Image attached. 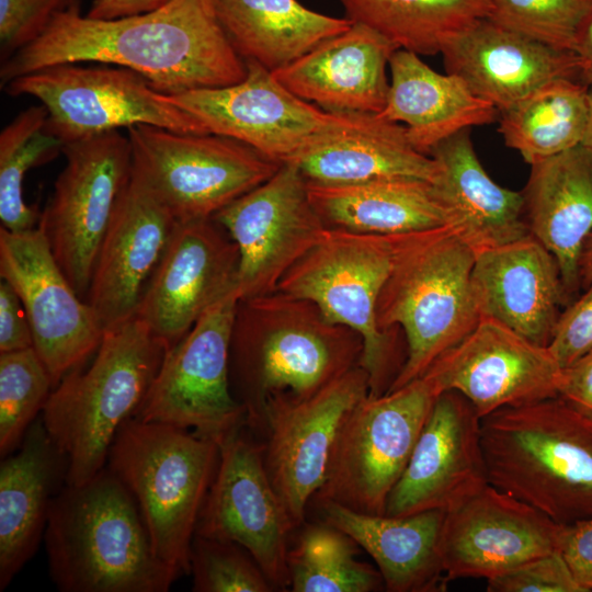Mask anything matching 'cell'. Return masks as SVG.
<instances>
[{
	"mask_svg": "<svg viewBox=\"0 0 592 592\" xmlns=\"http://www.w3.org/2000/svg\"><path fill=\"white\" fill-rule=\"evenodd\" d=\"M78 0H0L1 62L37 39L60 12Z\"/></svg>",
	"mask_w": 592,
	"mask_h": 592,
	"instance_id": "cell-42",
	"label": "cell"
},
{
	"mask_svg": "<svg viewBox=\"0 0 592 592\" xmlns=\"http://www.w3.org/2000/svg\"><path fill=\"white\" fill-rule=\"evenodd\" d=\"M177 223L132 170L99 248L86 298L104 329L136 315Z\"/></svg>",
	"mask_w": 592,
	"mask_h": 592,
	"instance_id": "cell-23",
	"label": "cell"
},
{
	"mask_svg": "<svg viewBox=\"0 0 592 592\" xmlns=\"http://www.w3.org/2000/svg\"><path fill=\"white\" fill-rule=\"evenodd\" d=\"M34 348L0 353V455L13 453L53 390Z\"/></svg>",
	"mask_w": 592,
	"mask_h": 592,
	"instance_id": "cell-39",
	"label": "cell"
},
{
	"mask_svg": "<svg viewBox=\"0 0 592 592\" xmlns=\"http://www.w3.org/2000/svg\"><path fill=\"white\" fill-rule=\"evenodd\" d=\"M47 111L32 105L21 111L0 133V220L10 231L37 227V210L25 203L26 172L62 153L64 144L46 129Z\"/></svg>",
	"mask_w": 592,
	"mask_h": 592,
	"instance_id": "cell-38",
	"label": "cell"
},
{
	"mask_svg": "<svg viewBox=\"0 0 592 592\" xmlns=\"http://www.w3.org/2000/svg\"><path fill=\"white\" fill-rule=\"evenodd\" d=\"M368 395V376L357 365L310 397L266 403L257 433L264 435V465L293 528L304 524L307 505L323 483L343 421Z\"/></svg>",
	"mask_w": 592,
	"mask_h": 592,
	"instance_id": "cell-14",
	"label": "cell"
},
{
	"mask_svg": "<svg viewBox=\"0 0 592 592\" xmlns=\"http://www.w3.org/2000/svg\"><path fill=\"white\" fill-rule=\"evenodd\" d=\"M190 563L194 592L275 590L253 557L232 542L194 535Z\"/></svg>",
	"mask_w": 592,
	"mask_h": 592,
	"instance_id": "cell-41",
	"label": "cell"
},
{
	"mask_svg": "<svg viewBox=\"0 0 592 592\" xmlns=\"http://www.w3.org/2000/svg\"><path fill=\"white\" fill-rule=\"evenodd\" d=\"M471 287L480 317L543 346L571 303L556 258L533 235L477 252Z\"/></svg>",
	"mask_w": 592,
	"mask_h": 592,
	"instance_id": "cell-25",
	"label": "cell"
},
{
	"mask_svg": "<svg viewBox=\"0 0 592 592\" xmlns=\"http://www.w3.org/2000/svg\"><path fill=\"white\" fill-rule=\"evenodd\" d=\"M213 219L238 247L240 300L274 292L328 228L310 201L306 178L293 162L282 163Z\"/></svg>",
	"mask_w": 592,
	"mask_h": 592,
	"instance_id": "cell-15",
	"label": "cell"
},
{
	"mask_svg": "<svg viewBox=\"0 0 592 592\" xmlns=\"http://www.w3.org/2000/svg\"><path fill=\"white\" fill-rule=\"evenodd\" d=\"M480 419L462 394L454 390L440 394L403 473L388 496L386 515L448 512L489 485Z\"/></svg>",
	"mask_w": 592,
	"mask_h": 592,
	"instance_id": "cell-21",
	"label": "cell"
},
{
	"mask_svg": "<svg viewBox=\"0 0 592 592\" xmlns=\"http://www.w3.org/2000/svg\"><path fill=\"white\" fill-rule=\"evenodd\" d=\"M237 244L213 218L178 221L136 315L166 346L237 287Z\"/></svg>",
	"mask_w": 592,
	"mask_h": 592,
	"instance_id": "cell-20",
	"label": "cell"
},
{
	"mask_svg": "<svg viewBox=\"0 0 592 592\" xmlns=\"http://www.w3.org/2000/svg\"><path fill=\"white\" fill-rule=\"evenodd\" d=\"M395 240L396 235L328 227L275 289L315 303L331 322L361 335L358 365L368 376L371 397L389 390L407 355L397 333H385L376 325V304L392 265Z\"/></svg>",
	"mask_w": 592,
	"mask_h": 592,
	"instance_id": "cell-8",
	"label": "cell"
},
{
	"mask_svg": "<svg viewBox=\"0 0 592 592\" xmlns=\"http://www.w3.org/2000/svg\"><path fill=\"white\" fill-rule=\"evenodd\" d=\"M579 274L581 288H585L592 283V232L587 238L580 255Z\"/></svg>",
	"mask_w": 592,
	"mask_h": 592,
	"instance_id": "cell-50",
	"label": "cell"
},
{
	"mask_svg": "<svg viewBox=\"0 0 592 592\" xmlns=\"http://www.w3.org/2000/svg\"><path fill=\"white\" fill-rule=\"evenodd\" d=\"M557 392L592 419V349L566 367H560Z\"/></svg>",
	"mask_w": 592,
	"mask_h": 592,
	"instance_id": "cell-47",
	"label": "cell"
},
{
	"mask_svg": "<svg viewBox=\"0 0 592 592\" xmlns=\"http://www.w3.org/2000/svg\"><path fill=\"white\" fill-rule=\"evenodd\" d=\"M307 184L310 201L328 227L397 235L454 226L433 183L425 180L385 178L353 184Z\"/></svg>",
	"mask_w": 592,
	"mask_h": 592,
	"instance_id": "cell-33",
	"label": "cell"
},
{
	"mask_svg": "<svg viewBox=\"0 0 592 592\" xmlns=\"http://www.w3.org/2000/svg\"><path fill=\"white\" fill-rule=\"evenodd\" d=\"M218 460L213 441L133 417L109 451L106 467L135 499L156 555L181 574L190 572L192 542Z\"/></svg>",
	"mask_w": 592,
	"mask_h": 592,
	"instance_id": "cell-7",
	"label": "cell"
},
{
	"mask_svg": "<svg viewBox=\"0 0 592 592\" xmlns=\"http://www.w3.org/2000/svg\"><path fill=\"white\" fill-rule=\"evenodd\" d=\"M440 391L425 376L377 397H365L335 437L317 502L383 515Z\"/></svg>",
	"mask_w": 592,
	"mask_h": 592,
	"instance_id": "cell-10",
	"label": "cell"
},
{
	"mask_svg": "<svg viewBox=\"0 0 592 592\" xmlns=\"http://www.w3.org/2000/svg\"><path fill=\"white\" fill-rule=\"evenodd\" d=\"M167 351L134 315L105 329L92 363L53 388L41 415L67 459L65 483L81 485L106 466L118 429L139 408Z\"/></svg>",
	"mask_w": 592,
	"mask_h": 592,
	"instance_id": "cell-6",
	"label": "cell"
},
{
	"mask_svg": "<svg viewBox=\"0 0 592 592\" xmlns=\"http://www.w3.org/2000/svg\"><path fill=\"white\" fill-rule=\"evenodd\" d=\"M213 5L238 55L272 72L352 24L345 16L316 12L298 0H213Z\"/></svg>",
	"mask_w": 592,
	"mask_h": 592,
	"instance_id": "cell-34",
	"label": "cell"
},
{
	"mask_svg": "<svg viewBox=\"0 0 592 592\" xmlns=\"http://www.w3.org/2000/svg\"><path fill=\"white\" fill-rule=\"evenodd\" d=\"M489 485L554 522L592 519V419L560 396L480 419Z\"/></svg>",
	"mask_w": 592,
	"mask_h": 592,
	"instance_id": "cell-4",
	"label": "cell"
},
{
	"mask_svg": "<svg viewBox=\"0 0 592 592\" xmlns=\"http://www.w3.org/2000/svg\"><path fill=\"white\" fill-rule=\"evenodd\" d=\"M398 47L375 30L352 22L344 32L273 75L291 92L332 113H380L387 67Z\"/></svg>",
	"mask_w": 592,
	"mask_h": 592,
	"instance_id": "cell-26",
	"label": "cell"
},
{
	"mask_svg": "<svg viewBox=\"0 0 592 592\" xmlns=\"http://www.w3.org/2000/svg\"><path fill=\"white\" fill-rule=\"evenodd\" d=\"M345 18L364 24L418 55L441 54L444 45L491 12L489 0H339Z\"/></svg>",
	"mask_w": 592,
	"mask_h": 592,
	"instance_id": "cell-36",
	"label": "cell"
},
{
	"mask_svg": "<svg viewBox=\"0 0 592 592\" xmlns=\"http://www.w3.org/2000/svg\"><path fill=\"white\" fill-rule=\"evenodd\" d=\"M560 366L538 345L496 319L480 317L476 327L446 351L423 376L440 392L462 394L480 418L558 396Z\"/></svg>",
	"mask_w": 592,
	"mask_h": 592,
	"instance_id": "cell-19",
	"label": "cell"
},
{
	"mask_svg": "<svg viewBox=\"0 0 592 592\" xmlns=\"http://www.w3.org/2000/svg\"><path fill=\"white\" fill-rule=\"evenodd\" d=\"M580 69V81L587 86L592 84V14L583 24L574 45Z\"/></svg>",
	"mask_w": 592,
	"mask_h": 592,
	"instance_id": "cell-49",
	"label": "cell"
},
{
	"mask_svg": "<svg viewBox=\"0 0 592 592\" xmlns=\"http://www.w3.org/2000/svg\"><path fill=\"white\" fill-rule=\"evenodd\" d=\"M559 551L583 591H592V519L565 525Z\"/></svg>",
	"mask_w": 592,
	"mask_h": 592,
	"instance_id": "cell-46",
	"label": "cell"
},
{
	"mask_svg": "<svg viewBox=\"0 0 592 592\" xmlns=\"http://www.w3.org/2000/svg\"><path fill=\"white\" fill-rule=\"evenodd\" d=\"M494 23L549 47L573 52L592 0H489Z\"/></svg>",
	"mask_w": 592,
	"mask_h": 592,
	"instance_id": "cell-40",
	"label": "cell"
},
{
	"mask_svg": "<svg viewBox=\"0 0 592 592\" xmlns=\"http://www.w3.org/2000/svg\"><path fill=\"white\" fill-rule=\"evenodd\" d=\"M43 538L62 592H166L181 574L156 555L135 499L106 466L57 491Z\"/></svg>",
	"mask_w": 592,
	"mask_h": 592,
	"instance_id": "cell-3",
	"label": "cell"
},
{
	"mask_svg": "<svg viewBox=\"0 0 592 592\" xmlns=\"http://www.w3.org/2000/svg\"><path fill=\"white\" fill-rule=\"evenodd\" d=\"M293 530L269 478L263 445L244 426L219 447L218 466L195 535L240 545L275 590H286L288 535Z\"/></svg>",
	"mask_w": 592,
	"mask_h": 592,
	"instance_id": "cell-17",
	"label": "cell"
},
{
	"mask_svg": "<svg viewBox=\"0 0 592 592\" xmlns=\"http://www.w3.org/2000/svg\"><path fill=\"white\" fill-rule=\"evenodd\" d=\"M12 96L29 95L47 111L46 129L64 145L135 125L178 133H208L169 94L139 73L99 62L53 65L3 86Z\"/></svg>",
	"mask_w": 592,
	"mask_h": 592,
	"instance_id": "cell-11",
	"label": "cell"
},
{
	"mask_svg": "<svg viewBox=\"0 0 592 592\" xmlns=\"http://www.w3.org/2000/svg\"><path fill=\"white\" fill-rule=\"evenodd\" d=\"M33 348V337L24 307L3 278L0 281V353Z\"/></svg>",
	"mask_w": 592,
	"mask_h": 592,
	"instance_id": "cell-45",
	"label": "cell"
},
{
	"mask_svg": "<svg viewBox=\"0 0 592 592\" xmlns=\"http://www.w3.org/2000/svg\"><path fill=\"white\" fill-rule=\"evenodd\" d=\"M322 520L351 536L377 565L389 592H441L447 581L440 556L445 511L405 516L356 512L334 502H317Z\"/></svg>",
	"mask_w": 592,
	"mask_h": 592,
	"instance_id": "cell-31",
	"label": "cell"
},
{
	"mask_svg": "<svg viewBox=\"0 0 592 592\" xmlns=\"http://www.w3.org/2000/svg\"><path fill=\"white\" fill-rule=\"evenodd\" d=\"M560 312L548 350L566 367L592 349V283Z\"/></svg>",
	"mask_w": 592,
	"mask_h": 592,
	"instance_id": "cell-44",
	"label": "cell"
},
{
	"mask_svg": "<svg viewBox=\"0 0 592 592\" xmlns=\"http://www.w3.org/2000/svg\"><path fill=\"white\" fill-rule=\"evenodd\" d=\"M361 548L343 531L325 522L306 525L288 550L293 592H373L384 588L380 572L356 558Z\"/></svg>",
	"mask_w": 592,
	"mask_h": 592,
	"instance_id": "cell-37",
	"label": "cell"
},
{
	"mask_svg": "<svg viewBox=\"0 0 592 592\" xmlns=\"http://www.w3.org/2000/svg\"><path fill=\"white\" fill-rule=\"evenodd\" d=\"M66 62L124 67L169 95L234 84L247 75L246 61L220 26L213 0H173L147 13L110 20L82 15L75 4L58 13L37 39L1 62V86Z\"/></svg>",
	"mask_w": 592,
	"mask_h": 592,
	"instance_id": "cell-1",
	"label": "cell"
},
{
	"mask_svg": "<svg viewBox=\"0 0 592 592\" xmlns=\"http://www.w3.org/2000/svg\"><path fill=\"white\" fill-rule=\"evenodd\" d=\"M582 145L592 149V84L588 88V122Z\"/></svg>",
	"mask_w": 592,
	"mask_h": 592,
	"instance_id": "cell-51",
	"label": "cell"
},
{
	"mask_svg": "<svg viewBox=\"0 0 592 592\" xmlns=\"http://www.w3.org/2000/svg\"><path fill=\"white\" fill-rule=\"evenodd\" d=\"M237 287L206 310L164 355L133 418L189 430L219 447L247 426L230 383Z\"/></svg>",
	"mask_w": 592,
	"mask_h": 592,
	"instance_id": "cell-12",
	"label": "cell"
},
{
	"mask_svg": "<svg viewBox=\"0 0 592 592\" xmlns=\"http://www.w3.org/2000/svg\"><path fill=\"white\" fill-rule=\"evenodd\" d=\"M234 84L171 94L208 133L227 136L282 164L292 162L340 118L283 86L272 71L246 61Z\"/></svg>",
	"mask_w": 592,
	"mask_h": 592,
	"instance_id": "cell-18",
	"label": "cell"
},
{
	"mask_svg": "<svg viewBox=\"0 0 592 592\" xmlns=\"http://www.w3.org/2000/svg\"><path fill=\"white\" fill-rule=\"evenodd\" d=\"M486 581L488 592H584L560 551L531 559Z\"/></svg>",
	"mask_w": 592,
	"mask_h": 592,
	"instance_id": "cell-43",
	"label": "cell"
},
{
	"mask_svg": "<svg viewBox=\"0 0 592 592\" xmlns=\"http://www.w3.org/2000/svg\"><path fill=\"white\" fill-rule=\"evenodd\" d=\"M0 276L18 294L33 337V348L55 387L96 352L104 328L80 297L37 227H0Z\"/></svg>",
	"mask_w": 592,
	"mask_h": 592,
	"instance_id": "cell-16",
	"label": "cell"
},
{
	"mask_svg": "<svg viewBox=\"0 0 592 592\" xmlns=\"http://www.w3.org/2000/svg\"><path fill=\"white\" fill-rule=\"evenodd\" d=\"M565 525L488 485L446 512L440 556L447 583L491 579L523 562L559 551Z\"/></svg>",
	"mask_w": 592,
	"mask_h": 592,
	"instance_id": "cell-22",
	"label": "cell"
},
{
	"mask_svg": "<svg viewBox=\"0 0 592 592\" xmlns=\"http://www.w3.org/2000/svg\"><path fill=\"white\" fill-rule=\"evenodd\" d=\"M441 55L445 71L463 79L474 94L499 113L550 81L580 80L573 52L549 47L489 18L453 36Z\"/></svg>",
	"mask_w": 592,
	"mask_h": 592,
	"instance_id": "cell-24",
	"label": "cell"
},
{
	"mask_svg": "<svg viewBox=\"0 0 592 592\" xmlns=\"http://www.w3.org/2000/svg\"><path fill=\"white\" fill-rule=\"evenodd\" d=\"M309 182L353 184L385 178L434 183L439 164L417 150L407 128L378 113H340L339 121L293 161Z\"/></svg>",
	"mask_w": 592,
	"mask_h": 592,
	"instance_id": "cell-27",
	"label": "cell"
},
{
	"mask_svg": "<svg viewBox=\"0 0 592 592\" xmlns=\"http://www.w3.org/2000/svg\"><path fill=\"white\" fill-rule=\"evenodd\" d=\"M390 84L384 118L403 123L412 146L422 153L452 135L493 123L499 111L478 98L459 77L440 73L420 55L398 48L389 61Z\"/></svg>",
	"mask_w": 592,
	"mask_h": 592,
	"instance_id": "cell-32",
	"label": "cell"
},
{
	"mask_svg": "<svg viewBox=\"0 0 592 592\" xmlns=\"http://www.w3.org/2000/svg\"><path fill=\"white\" fill-rule=\"evenodd\" d=\"M361 335L318 306L277 291L239 300L230 342V383L257 433L266 403L307 398L358 365Z\"/></svg>",
	"mask_w": 592,
	"mask_h": 592,
	"instance_id": "cell-2",
	"label": "cell"
},
{
	"mask_svg": "<svg viewBox=\"0 0 592 592\" xmlns=\"http://www.w3.org/2000/svg\"><path fill=\"white\" fill-rule=\"evenodd\" d=\"M465 128L436 145L430 156L439 164L433 185L451 212L454 227L475 253L531 235L522 192L497 184L479 161Z\"/></svg>",
	"mask_w": 592,
	"mask_h": 592,
	"instance_id": "cell-30",
	"label": "cell"
},
{
	"mask_svg": "<svg viewBox=\"0 0 592 592\" xmlns=\"http://www.w3.org/2000/svg\"><path fill=\"white\" fill-rule=\"evenodd\" d=\"M66 474L67 459L39 415L0 464V591L36 553L50 501Z\"/></svg>",
	"mask_w": 592,
	"mask_h": 592,
	"instance_id": "cell-29",
	"label": "cell"
},
{
	"mask_svg": "<svg viewBox=\"0 0 592 592\" xmlns=\"http://www.w3.org/2000/svg\"><path fill=\"white\" fill-rule=\"evenodd\" d=\"M588 88L580 80H554L499 113L498 130L505 146L532 164L582 144Z\"/></svg>",
	"mask_w": 592,
	"mask_h": 592,
	"instance_id": "cell-35",
	"label": "cell"
},
{
	"mask_svg": "<svg viewBox=\"0 0 592 592\" xmlns=\"http://www.w3.org/2000/svg\"><path fill=\"white\" fill-rule=\"evenodd\" d=\"M173 0H93L86 15L92 19L110 20L162 8Z\"/></svg>",
	"mask_w": 592,
	"mask_h": 592,
	"instance_id": "cell-48",
	"label": "cell"
},
{
	"mask_svg": "<svg viewBox=\"0 0 592 592\" xmlns=\"http://www.w3.org/2000/svg\"><path fill=\"white\" fill-rule=\"evenodd\" d=\"M62 153L65 167L37 226L86 300L99 248L132 177V148L127 135L111 130L67 143Z\"/></svg>",
	"mask_w": 592,
	"mask_h": 592,
	"instance_id": "cell-13",
	"label": "cell"
},
{
	"mask_svg": "<svg viewBox=\"0 0 592 592\" xmlns=\"http://www.w3.org/2000/svg\"><path fill=\"white\" fill-rule=\"evenodd\" d=\"M127 136L133 174L177 221L213 218L281 166L239 140L213 133L135 125Z\"/></svg>",
	"mask_w": 592,
	"mask_h": 592,
	"instance_id": "cell-9",
	"label": "cell"
},
{
	"mask_svg": "<svg viewBox=\"0 0 592 592\" xmlns=\"http://www.w3.org/2000/svg\"><path fill=\"white\" fill-rule=\"evenodd\" d=\"M531 166L522 190L526 224L556 258L572 301L581 289L579 260L592 232V149L580 144Z\"/></svg>",
	"mask_w": 592,
	"mask_h": 592,
	"instance_id": "cell-28",
	"label": "cell"
},
{
	"mask_svg": "<svg viewBox=\"0 0 592 592\" xmlns=\"http://www.w3.org/2000/svg\"><path fill=\"white\" fill-rule=\"evenodd\" d=\"M475 258L452 225L396 235L376 325L385 333L401 328L407 355L388 391L422 377L478 323L471 287Z\"/></svg>",
	"mask_w": 592,
	"mask_h": 592,
	"instance_id": "cell-5",
	"label": "cell"
}]
</instances>
